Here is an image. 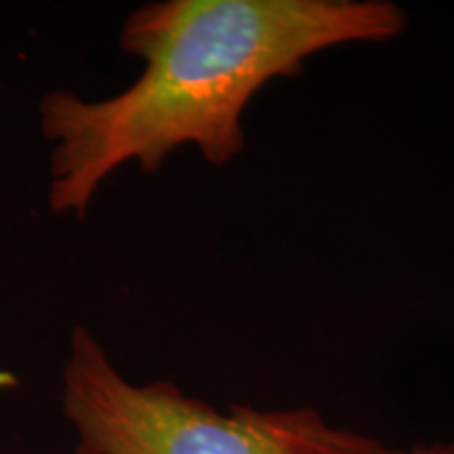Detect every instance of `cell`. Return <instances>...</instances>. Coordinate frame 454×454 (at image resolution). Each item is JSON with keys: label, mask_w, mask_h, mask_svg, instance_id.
<instances>
[{"label": "cell", "mask_w": 454, "mask_h": 454, "mask_svg": "<svg viewBox=\"0 0 454 454\" xmlns=\"http://www.w3.org/2000/svg\"><path fill=\"white\" fill-rule=\"evenodd\" d=\"M406 27L391 0H167L133 11L121 32V47L145 64L133 87L104 101L66 90L43 99V133L57 141L51 208L84 217L114 170L137 162L156 173L184 145L227 167L247 147L244 112L261 89L301 76L322 51L389 43Z\"/></svg>", "instance_id": "1"}, {"label": "cell", "mask_w": 454, "mask_h": 454, "mask_svg": "<svg viewBox=\"0 0 454 454\" xmlns=\"http://www.w3.org/2000/svg\"><path fill=\"white\" fill-rule=\"evenodd\" d=\"M64 411L76 454H400L385 442L326 421L314 408L217 411L170 381L135 385L87 328L72 333Z\"/></svg>", "instance_id": "2"}, {"label": "cell", "mask_w": 454, "mask_h": 454, "mask_svg": "<svg viewBox=\"0 0 454 454\" xmlns=\"http://www.w3.org/2000/svg\"><path fill=\"white\" fill-rule=\"evenodd\" d=\"M400 454H454V440L431 442V444H417L408 448V450L402 448Z\"/></svg>", "instance_id": "3"}, {"label": "cell", "mask_w": 454, "mask_h": 454, "mask_svg": "<svg viewBox=\"0 0 454 454\" xmlns=\"http://www.w3.org/2000/svg\"><path fill=\"white\" fill-rule=\"evenodd\" d=\"M11 385H15V379L11 372H3L0 371V387H11Z\"/></svg>", "instance_id": "4"}]
</instances>
